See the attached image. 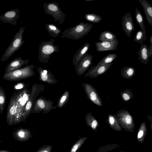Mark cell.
Segmentation results:
<instances>
[{"instance_id": "83f0119b", "label": "cell", "mask_w": 152, "mask_h": 152, "mask_svg": "<svg viewBox=\"0 0 152 152\" xmlns=\"http://www.w3.org/2000/svg\"><path fill=\"white\" fill-rule=\"evenodd\" d=\"M38 106L41 108H43L45 107V104L43 101L41 100H39L37 102Z\"/></svg>"}, {"instance_id": "ac0fdd59", "label": "cell", "mask_w": 152, "mask_h": 152, "mask_svg": "<svg viewBox=\"0 0 152 152\" xmlns=\"http://www.w3.org/2000/svg\"><path fill=\"white\" fill-rule=\"evenodd\" d=\"M135 69L132 66H125L121 70V75L124 78L130 79L135 75Z\"/></svg>"}, {"instance_id": "5b68a950", "label": "cell", "mask_w": 152, "mask_h": 152, "mask_svg": "<svg viewBox=\"0 0 152 152\" xmlns=\"http://www.w3.org/2000/svg\"><path fill=\"white\" fill-rule=\"evenodd\" d=\"M32 65L27 66L24 68L4 74L3 78L5 80L10 81H16L21 80L26 77Z\"/></svg>"}, {"instance_id": "7a4b0ae2", "label": "cell", "mask_w": 152, "mask_h": 152, "mask_svg": "<svg viewBox=\"0 0 152 152\" xmlns=\"http://www.w3.org/2000/svg\"><path fill=\"white\" fill-rule=\"evenodd\" d=\"M25 28L21 27L14 36L10 43L2 55L1 61L4 62L7 60L21 47L26 39L23 40V34Z\"/></svg>"}, {"instance_id": "e575fe53", "label": "cell", "mask_w": 152, "mask_h": 152, "mask_svg": "<svg viewBox=\"0 0 152 152\" xmlns=\"http://www.w3.org/2000/svg\"><path fill=\"white\" fill-rule=\"evenodd\" d=\"M47 75H41V78L42 80L43 81H45L47 79Z\"/></svg>"}, {"instance_id": "4fadbf2b", "label": "cell", "mask_w": 152, "mask_h": 152, "mask_svg": "<svg viewBox=\"0 0 152 152\" xmlns=\"http://www.w3.org/2000/svg\"><path fill=\"white\" fill-rule=\"evenodd\" d=\"M93 57L92 55L86 53L77 63L78 69L83 72L86 71L92 64Z\"/></svg>"}, {"instance_id": "e0dca14e", "label": "cell", "mask_w": 152, "mask_h": 152, "mask_svg": "<svg viewBox=\"0 0 152 152\" xmlns=\"http://www.w3.org/2000/svg\"><path fill=\"white\" fill-rule=\"evenodd\" d=\"M7 117L10 119L15 118H16L17 114V107L16 103V96L12 98L8 105Z\"/></svg>"}, {"instance_id": "9a60e30c", "label": "cell", "mask_w": 152, "mask_h": 152, "mask_svg": "<svg viewBox=\"0 0 152 152\" xmlns=\"http://www.w3.org/2000/svg\"><path fill=\"white\" fill-rule=\"evenodd\" d=\"M138 1L143 9L147 21L152 26V7L151 4L146 0H138Z\"/></svg>"}, {"instance_id": "74e56055", "label": "cell", "mask_w": 152, "mask_h": 152, "mask_svg": "<svg viewBox=\"0 0 152 152\" xmlns=\"http://www.w3.org/2000/svg\"><path fill=\"white\" fill-rule=\"evenodd\" d=\"M95 0H86V1H93Z\"/></svg>"}, {"instance_id": "f35d334b", "label": "cell", "mask_w": 152, "mask_h": 152, "mask_svg": "<svg viewBox=\"0 0 152 152\" xmlns=\"http://www.w3.org/2000/svg\"><path fill=\"white\" fill-rule=\"evenodd\" d=\"M42 152H48L47 151H43Z\"/></svg>"}, {"instance_id": "ba28073f", "label": "cell", "mask_w": 152, "mask_h": 152, "mask_svg": "<svg viewBox=\"0 0 152 152\" xmlns=\"http://www.w3.org/2000/svg\"><path fill=\"white\" fill-rule=\"evenodd\" d=\"M28 96L23 92L20 93L16 96V103L17 107L16 119L20 118L23 115V110L28 100Z\"/></svg>"}, {"instance_id": "d6a6232c", "label": "cell", "mask_w": 152, "mask_h": 152, "mask_svg": "<svg viewBox=\"0 0 152 152\" xmlns=\"http://www.w3.org/2000/svg\"><path fill=\"white\" fill-rule=\"evenodd\" d=\"M24 132L22 131H19L18 133V135L20 137H23L24 136Z\"/></svg>"}, {"instance_id": "9c48e42d", "label": "cell", "mask_w": 152, "mask_h": 152, "mask_svg": "<svg viewBox=\"0 0 152 152\" xmlns=\"http://www.w3.org/2000/svg\"><path fill=\"white\" fill-rule=\"evenodd\" d=\"M121 25L125 34L130 38L132 32L134 30L133 20L130 12L126 13L122 17Z\"/></svg>"}, {"instance_id": "d590c367", "label": "cell", "mask_w": 152, "mask_h": 152, "mask_svg": "<svg viewBox=\"0 0 152 152\" xmlns=\"http://www.w3.org/2000/svg\"><path fill=\"white\" fill-rule=\"evenodd\" d=\"M66 99V96H63L61 100H60V102L61 103H63V102H64L65 100Z\"/></svg>"}, {"instance_id": "f1b7e54d", "label": "cell", "mask_w": 152, "mask_h": 152, "mask_svg": "<svg viewBox=\"0 0 152 152\" xmlns=\"http://www.w3.org/2000/svg\"><path fill=\"white\" fill-rule=\"evenodd\" d=\"M97 124L98 122L97 121L96 119H95L91 124V126L92 128L95 129L97 126Z\"/></svg>"}, {"instance_id": "ffe728a7", "label": "cell", "mask_w": 152, "mask_h": 152, "mask_svg": "<svg viewBox=\"0 0 152 152\" xmlns=\"http://www.w3.org/2000/svg\"><path fill=\"white\" fill-rule=\"evenodd\" d=\"M116 35L110 31H104L100 33L99 39L102 42L113 40L116 38Z\"/></svg>"}, {"instance_id": "8992f818", "label": "cell", "mask_w": 152, "mask_h": 152, "mask_svg": "<svg viewBox=\"0 0 152 152\" xmlns=\"http://www.w3.org/2000/svg\"><path fill=\"white\" fill-rule=\"evenodd\" d=\"M20 12L18 8L8 10L0 16V20L4 23L16 25L17 21L20 17Z\"/></svg>"}, {"instance_id": "d6986e66", "label": "cell", "mask_w": 152, "mask_h": 152, "mask_svg": "<svg viewBox=\"0 0 152 152\" xmlns=\"http://www.w3.org/2000/svg\"><path fill=\"white\" fill-rule=\"evenodd\" d=\"M45 27L48 33L49 36L55 38L59 35L61 31V29L58 28L56 26L52 23L47 24Z\"/></svg>"}, {"instance_id": "8fae6325", "label": "cell", "mask_w": 152, "mask_h": 152, "mask_svg": "<svg viewBox=\"0 0 152 152\" xmlns=\"http://www.w3.org/2000/svg\"><path fill=\"white\" fill-rule=\"evenodd\" d=\"M113 64V62L103 65L93 66L88 70L86 75L91 78H96L107 72Z\"/></svg>"}, {"instance_id": "836d02e7", "label": "cell", "mask_w": 152, "mask_h": 152, "mask_svg": "<svg viewBox=\"0 0 152 152\" xmlns=\"http://www.w3.org/2000/svg\"><path fill=\"white\" fill-rule=\"evenodd\" d=\"M143 133V131H142L141 130L140 131L138 134V138H140L142 136Z\"/></svg>"}, {"instance_id": "7c38bea8", "label": "cell", "mask_w": 152, "mask_h": 152, "mask_svg": "<svg viewBox=\"0 0 152 152\" xmlns=\"http://www.w3.org/2000/svg\"><path fill=\"white\" fill-rule=\"evenodd\" d=\"M29 61L28 59H23L19 57L15 58L7 65L5 69V74L19 69L23 65L27 64Z\"/></svg>"}, {"instance_id": "d4e9b609", "label": "cell", "mask_w": 152, "mask_h": 152, "mask_svg": "<svg viewBox=\"0 0 152 152\" xmlns=\"http://www.w3.org/2000/svg\"><path fill=\"white\" fill-rule=\"evenodd\" d=\"M120 94L122 99L126 102H128L134 97V94L130 89H125L121 92Z\"/></svg>"}, {"instance_id": "277c9868", "label": "cell", "mask_w": 152, "mask_h": 152, "mask_svg": "<svg viewBox=\"0 0 152 152\" xmlns=\"http://www.w3.org/2000/svg\"><path fill=\"white\" fill-rule=\"evenodd\" d=\"M44 10L46 14L51 15L55 22L62 24L66 20V15L59 6L58 3L56 2H45L43 4Z\"/></svg>"}, {"instance_id": "8d00e7d4", "label": "cell", "mask_w": 152, "mask_h": 152, "mask_svg": "<svg viewBox=\"0 0 152 152\" xmlns=\"http://www.w3.org/2000/svg\"><path fill=\"white\" fill-rule=\"evenodd\" d=\"M43 72L46 75H47V71L46 70H44L43 71Z\"/></svg>"}, {"instance_id": "44dd1931", "label": "cell", "mask_w": 152, "mask_h": 152, "mask_svg": "<svg viewBox=\"0 0 152 152\" xmlns=\"http://www.w3.org/2000/svg\"><path fill=\"white\" fill-rule=\"evenodd\" d=\"M117 56L116 54L110 53L104 57L96 66H101L112 62Z\"/></svg>"}, {"instance_id": "52a82bcc", "label": "cell", "mask_w": 152, "mask_h": 152, "mask_svg": "<svg viewBox=\"0 0 152 152\" xmlns=\"http://www.w3.org/2000/svg\"><path fill=\"white\" fill-rule=\"evenodd\" d=\"M84 87L86 93L90 100L98 106H102V100L96 89L88 83H86Z\"/></svg>"}, {"instance_id": "484cf974", "label": "cell", "mask_w": 152, "mask_h": 152, "mask_svg": "<svg viewBox=\"0 0 152 152\" xmlns=\"http://www.w3.org/2000/svg\"><path fill=\"white\" fill-rule=\"evenodd\" d=\"M150 45L148 47V54L150 57H152V34H151L150 37Z\"/></svg>"}, {"instance_id": "4316f807", "label": "cell", "mask_w": 152, "mask_h": 152, "mask_svg": "<svg viewBox=\"0 0 152 152\" xmlns=\"http://www.w3.org/2000/svg\"><path fill=\"white\" fill-rule=\"evenodd\" d=\"M32 106V103L30 101H28L27 103L26 107H25V111H27L29 110Z\"/></svg>"}, {"instance_id": "4dcf8cb0", "label": "cell", "mask_w": 152, "mask_h": 152, "mask_svg": "<svg viewBox=\"0 0 152 152\" xmlns=\"http://www.w3.org/2000/svg\"><path fill=\"white\" fill-rule=\"evenodd\" d=\"M5 102V98L3 96H0V104H3Z\"/></svg>"}, {"instance_id": "f546056e", "label": "cell", "mask_w": 152, "mask_h": 152, "mask_svg": "<svg viewBox=\"0 0 152 152\" xmlns=\"http://www.w3.org/2000/svg\"><path fill=\"white\" fill-rule=\"evenodd\" d=\"M23 85L22 83H19L16 85L15 88L16 89H19L23 88Z\"/></svg>"}, {"instance_id": "5bb4252c", "label": "cell", "mask_w": 152, "mask_h": 152, "mask_svg": "<svg viewBox=\"0 0 152 152\" xmlns=\"http://www.w3.org/2000/svg\"><path fill=\"white\" fill-rule=\"evenodd\" d=\"M141 46L139 51L137 52L139 57L138 59L141 62L145 65H147L149 60L148 47L147 45L143 44V42L140 43Z\"/></svg>"}, {"instance_id": "1f68e13d", "label": "cell", "mask_w": 152, "mask_h": 152, "mask_svg": "<svg viewBox=\"0 0 152 152\" xmlns=\"http://www.w3.org/2000/svg\"><path fill=\"white\" fill-rule=\"evenodd\" d=\"M78 146L77 145H75L72 147L71 152H75L78 148Z\"/></svg>"}, {"instance_id": "3957f363", "label": "cell", "mask_w": 152, "mask_h": 152, "mask_svg": "<svg viewBox=\"0 0 152 152\" xmlns=\"http://www.w3.org/2000/svg\"><path fill=\"white\" fill-rule=\"evenodd\" d=\"M55 41V39L51 38L50 41L41 43L38 49V60L42 62H47L53 53L59 51L58 46L54 44Z\"/></svg>"}, {"instance_id": "7402d4cb", "label": "cell", "mask_w": 152, "mask_h": 152, "mask_svg": "<svg viewBox=\"0 0 152 152\" xmlns=\"http://www.w3.org/2000/svg\"><path fill=\"white\" fill-rule=\"evenodd\" d=\"M146 32L145 30H142L137 31L133 39L134 42L141 43L143 41L146 40L147 39Z\"/></svg>"}, {"instance_id": "cb8c5ba5", "label": "cell", "mask_w": 152, "mask_h": 152, "mask_svg": "<svg viewBox=\"0 0 152 152\" xmlns=\"http://www.w3.org/2000/svg\"><path fill=\"white\" fill-rule=\"evenodd\" d=\"M135 18L137 24L142 30H145L144 19L142 14L139 10L136 8L135 12Z\"/></svg>"}, {"instance_id": "2e32d148", "label": "cell", "mask_w": 152, "mask_h": 152, "mask_svg": "<svg viewBox=\"0 0 152 152\" xmlns=\"http://www.w3.org/2000/svg\"><path fill=\"white\" fill-rule=\"evenodd\" d=\"M90 44L88 42L85 43L80 48L77 50L73 56V62L74 64H76L83 56L88 50Z\"/></svg>"}, {"instance_id": "603a6c76", "label": "cell", "mask_w": 152, "mask_h": 152, "mask_svg": "<svg viewBox=\"0 0 152 152\" xmlns=\"http://www.w3.org/2000/svg\"><path fill=\"white\" fill-rule=\"evenodd\" d=\"M84 18L86 20L94 23H99L102 19L100 15L93 13L86 14Z\"/></svg>"}, {"instance_id": "6da1fadb", "label": "cell", "mask_w": 152, "mask_h": 152, "mask_svg": "<svg viewBox=\"0 0 152 152\" xmlns=\"http://www.w3.org/2000/svg\"><path fill=\"white\" fill-rule=\"evenodd\" d=\"M93 26L91 23L81 22L74 26L64 31L61 37L74 40H79L90 32Z\"/></svg>"}, {"instance_id": "30bf717a", "label": "cell", "mask_w": 152, "mask_h": 152, "mask_svg": "<svg viewBox=\"0 0 152 152\" xmlns=\"http://www.w3.org/2000/svg\"><path fill=\"white\" fill-rule=\"evenodd\" d=\"M118 43V40L115 38L110 41L96 42L95 45L96 47V50L98 52H101L116 50Z\"/></svg>"}]
</instances>
